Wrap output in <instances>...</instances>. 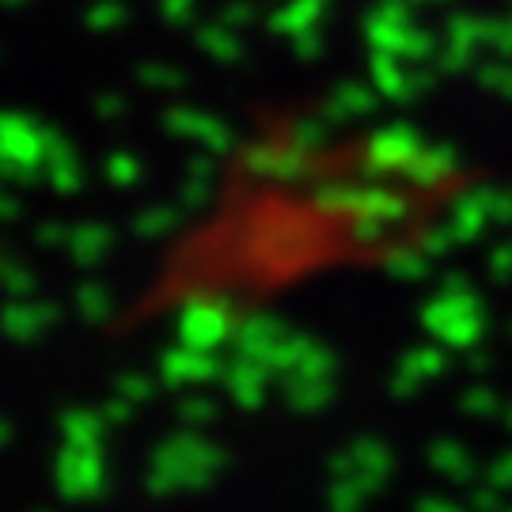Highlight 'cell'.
Wrapping results in <instances>:
<instances>
[]
</instances>
